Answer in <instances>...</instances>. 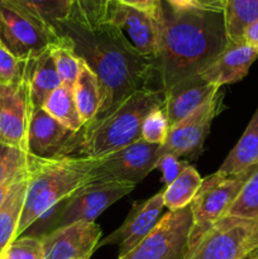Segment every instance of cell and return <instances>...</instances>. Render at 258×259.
Here are the masks:
<instances>
[{"instance_id": "obj_1", "label": "cell", "mask_w": 258, "mask_h": 259, "mask_svg": "<svg viewBox=\"0 0 258 259\" xmlns=\"http://www.w3.org/2000/svg\"><path fill=\"white\" fill-rule=\"evenodd\" d=\"M57 33L70 40L100 83L101 106L94 120L110 113L132 94L151 89L157 77L154 58L139 53L110 23L88 28L70 18L58 25Z\"/></svg>"}, {"instance_id": "obj_2", "label": "cell", "mask_w": 258, "mask_h": 259, "mask_svg": "<svg viewBox=\"0 0 258 259\" xmlns=\"http://www.w3.org/2000/svg\"><path fill=\"white\" fill-rule=\"evenodd\" d=\"M157 27L154 57L161 89L196 76L228 46L223 13L200 9H175L159 0L153 14Z\"/></svg>"}, {"instance_id": "obj_3", "label": "cell", "mask_w": 258, "mask_h": 259, "mask_svg": "<svg viewBox=\"0 0 258 259\" xmlns=\"http://www.w3.org/2000/svg\"><path fill=\"white\" fill-rule=\"evenodd\" d=\"M99 159L90 157L45 159L28 154L27 191L17 238L22 237L61 201L89 184Z\"/></svg>"}, {"instance_id": "obj_4", "label": "cell", "mask_w": 258, "mask_h": 259, "mask_svg": "<svg viewBox=\"0 0 258 259\" xmlns=\"http://www.w3.org/2000/svg\"><path fill=\"white\" fill-rule=\"evenodd\" d=\"M166 95L162 89L137 91L103 118L86 124L78 134L76 157H100L119 151L142 139V124L157 108H163Z\"/></svg>"}, {"instance_id": "obj_5", "label": "cell", "mask_w": 258, "mask_h": 259, "mask_svg": "<svg viewBox=\"0 0 258 259\" xmlns=\"http://www.w3.org/2000/svg\"><path fill=\"white\" fill-rule=\"evenodd\" d=\"M258 250V220L224 217L189 239L182 259H244Z\"/></svg>"}, {"instance_id": "obj_6", "label": "cell", "mask_w": 258, "mask_h": 259, "mask_svg": "<svg viewBox=\"0 0 258 259\" xmlns=\"http://www.w3.org/2000/svg\"><path fill=\"white\" fill-rule=\"evenodd\" d=\"M134 187L136 185L119 181H93L83 185L48 212L52 227L50 230L80 222H95L99 215L131 194Z\"/></svg>"}, {"instance_id": "obj_7", "label": "cell", "mask_w": 258, "mask_h": 259, "mask_svg": "<svg viewBox=\"0 0 258 259\" xmlns=\"http://www.w3.org/2000/svg\"><path fill=\"white\" fill-rule=\"evenodd\" d=\"M253 171L254 168H250L237 175H223L217 171L202 179L201 186L190 204L194 222L190 238L227 217L230 206Z\"/></svg>"}, {"instance_id": "obj_8", "label": "cell", "mask_w": 258, "mask_h": 259, "mask_svg": "<svg viewBox=\"0 0 258 259\" xmlns=\"http://www.w3.org/2000/svg\"><path fill=\"white\" fill-rule=\"evenodd\" d=\"M192 225L190 206L168 211L134 249L118 259H182Z\"/></svg>"}, {"instance_id": "obj_9", "label": "cell", "mask_w": 258, "mask_h": 259, "mask_svg": "<svg viewBox=\"0 0 258 259\" xmlns=\"http://www.w3.org/2000/svg\"><path fill=\"white\" fill-rule=\"evenodd\" d=\"M161 157V146L137 141L119 151L100 157L91 181H119L139 184L153 169Z\"/></svg>"}, {"instance_id": "obj_10", "label": "cell", "mask_w": 258, "mask_h": 259, "mask_svg": "<svg viewBox=\"0 0 258 259\" xmlns=\"http://www.w3.org/2000/svg\"><path fill=\"white\" fill-rule=\"evenodd\" d=\"M60 38L0 0V43L17 58L38 57Z\"/></svg>"}, {"instance_id": "obj_11", "label": "cell", "mask_w": 258, "mask_h": 259, "mask_svg": "<svg viewBox=\"0 0 258 259\" xmlns=\"http://www.w3.org/2000/svg\"><path fill=\"white\" fill-rule=\"evenodd\" d=\"M78 132L53 119L43 108L32 109L27 134V153L37 158L76 157Z\"/></svg>"}, {"instance_id": "obj_12", "label": "cell", "mask_w": 258, "mask_h": 259, "mask_svg": "<svg viewBox=\"0 0 258 259\" xmlns=\"http://www.w3.org/2000/svg\"><path fill=\"white\" fill-rule=\"evenodd\" d=\"M223 109V94L202 104L180 123L169 128L166 143L161 146V154L171 153L176 157H197L202 151L205 139L212 120Z\"/></svg>"}, {"instance_id": "obj_13", "label": "cell", "mask_w": 258, "mask_h": 259, "mask_svg": "<svg viewBox=\"0 0 258 259\" xmlns=\"http://www.w3.org/2000/svg\"><path fill=\"white\" fill-rule=\"evenodd\" d=\"M32 105L24 80L15 85H0V142L27 152V134Z\"/></svg>"}, {"instance_id": "obj_14", "label": "cell", "mask_w": 258, "mask_h": 259, "mask_svg": "<svg viewBox=\"0 0 258 259\" xmlns=\"http://www.w3.org/2000/svg\"><path fill=\"white\" fill-rule=\"evenodd\" d=\"M40 238L45 259L91 257L100 243L101 228L95 222H80L50 230Z\"/></svg>"}, {"instance_id": "obj_15", "label": "cell", "mask_w": 258, "mask_h": 259, "mask_svg": "<svg viewBox=\"0 0 258 259\" xmlns=\"http://www.w3.org/2000/svg\"><path fill=\"white\" fill-rule=\"evenodd\" d=\"M163 207L162 192H158L142 202H136L121 227L101 240L98 248L108 244H118V258L128 254L153 230L159 222V215Z\"/></svg>"}, {"instance_id": "obj_16", "label": "cell", "mask_w": 258, "mask_h": 259, "mask_svg": "<svg viewBox=\"0 0 258 259\" xmlns=\"http://www.w3.org/2000/svg\"><path fill=\"white\" fill-rule=\"evenodd\" d=\"M106 23L119 28L139 53L147 57H156L157 27L153 14L111 0Z\"/></svg>"}, {"instance_id": "obj_17", "label": "cell", "mask_w": 258, "mask_h": 259, "mask_svg": "<svg viewBox=\"0 0 258 259\" xmlns=\"http://www.w3.org/2000/svg\"><path fill=\"white\" fill-rule=\"evenodd\" d=\"M220 88L202 80L199 75L186 78L164 91L163 110L168 119V125L172 128L197 108L214 98Z\"/></svg>"}, {"instance_id": "obj_18", "label": "cell", "mask_w": 258, "mask_h": 259, "mask_svg": "<svg viewBox=\"0 0 258 259\" xmlns=\"http://www.w3.org/2000/svg\"><path fill=\"white\" fill-rule=\"evenodd\" d=\"M257 58V51L245 43L227 46L225 50L199 73V76L218 88L235 83L247 76L250 66Z\"/></svg>"}, {"instance_id": "obj_19", "label": "cell", "mask_w": 258, "mask_h": 259, "mask_svg": "<svg viewBox=\"0 0 258 259\" xmlns=\"http://www.w3.org/2000/svg\"><path fill=\"white\" fill-rule=\"evenodd\" d=\"M24 78L29 90L32 109L43 108V104L48 96L62 85V81L51 56L50 48L38 57L27 61Z\"/></svg>"}, {"instance_id": "obj_20", "label": "cell", "mask_w": 258, "mask_h": 259, "mask_svg": "<svg viewBox=\"0 0 258 259\" xmlns=\"http://www.w3.org/2000/svg\"><path fill=\"white\" fill-rule=\"evenodd\" d=\"M40 27L57 33L61 23L72 15L71 0H2ZM58 34V33H57Z\"/></svg>"}, {"instance_id": "obj_21", "label": "cell", "mask_w": 258, "mask_h": 259, "mask_svg": "<svg viewBox=\"0 0 258 259\" xmlns=\"http://www.w3.org/2000/svg\"><path fill=\"white\" fill-rule=\"evenodd\" d=\"M258 167V108L234 148L219 167L223 175H237Z\"/></svg>"}, {"instance_id": "obj_22", "label": "cell", "mask_w": 258, "mask_h": 259, "mask_svg": "<svg viewBox=\"0 0 258 259\" xmlns=\"http://www.w3.org/2000/svg\"><path fill=\"white\" fill-rule=\"evenodd\" d=\"M27 191V179L20 180L10 186L2 206H0V255L8 245L17 239L18 225L22 217Z\"/></svg>"}, {"instance_id": "obj_23", "label": "cell", "mask_w": 258, "mask_h": 259, "mask_svg": "<svg viewBox=\"0 0 258 259\" xmlns=\"http://www.w3.org/2000/svg\"><path fill=\"white\" fill-rule=\"evenodd\" d=\"M228 46L244 43V32L258 19V0H225L223 9Z\"/></svg>"}, {"instance_id": "obj_24", "label": "cell", "mask_w": 258, "mask_h": 259, "mask_svg": "<svg viewBox=\"0 0 258 259\" xmlns=\"http://www.w3.org/2000/svg\"><path fill=\"white\" fill-rule=\"evenodd\" d=\"M72 90L78 114L86 125L96 118L100 110L101 90L98 77L85 65V62L82 63V67Z\"/></svg>"}, {"instance_id": "obj_25", "label": "cell", "mask_w": 258, "mask_h": 259, "mask_svg": "<svg viewBox=\"0 0 258 259\" xmlns=\"http://www.w3.org/2000/svg\"><path fill=\"white\" fill-rule=\"evenodd\" d=\"M201 184L202 179L199 172L195 167L189 164L185 171L162 192L164 206L169 211H176L190 206Z\"/></svg>"}, {"instance_id": "obj_26", "label": "cell", "mask_w": 258, "mask_h": 259, "mask_svg": "<svg viewBox=\"0 0 258 259\" xmlns=\"http://www.w3.org/2000/svg\"><path fill=\"white\" fill-rule=\"evenodd\" d=\"M43 109L53 119L76 133L80 132L85 125L78 114L72 88H68L63 83L48 96V99L43 104Z\"/></svg>"}, {"instance_id": "obj_27", "label": "cell", "mask_w": 258, "mask_h": 259, "mask_svg": "<svg viewBox=\"0 0 258 259\" xmlns=\"http://www.w3.org/2000/svg\"><path fill=\"white\" fill-rule=\"evenodd\" d=\"M50 52L63 85L73 88L83 61L76 55L70 40L63 35H61L60 39L51 46Z\"/></svg>"}, {"instance_id": "obj_28", "label": "cell", "mask_w": 258, "mask_h": 259, "mask_svg": "<svg viewBox=\"0 0 258 259\" xmlns=\"http://www.w3.org/2000/svg\"><path fill=\"white\" fill-rule=\"evenodd\" d=\"M27 177V152L0 142V184H15Z\"/></svg>"}, {"instance_id": "obj_29", "label": "cell", "mask_w": 258, "mask_h": 259, "mask_svg": "<svg viewBox=\"0 0 258 259\" xmlns=\"http://www.w3.org/2000/svg\"><path fill=\"white\" fill-rule=\"evenodd\" d=\"M227 217L258 220V167L248 177Z\"/></svg>"}, {"instance_id": "obj_30", "label": "cell", "mask_w": 258, "mask_h": 259, "mask_svg": "<svg viewBox=\"0 0 258 259\" xmlns=\"http://www.w3.org/2000/svg\"><path fill=\"white\" fill-rule=\"evenodd\" d=\"M72 15L71 19L77 20L88 28H98L106 23L109 4L111 0H71Z\"/></svg>"}, {"instance_id": "obj_31", "label": "cell", "mask_w": 258, "mask_h": 259, "mask_svg": "<svg viewBox=\"0 0 258 259\" xmlns=\"http://www.w3.org/2000/svg\"><path fill=\"white\" fill-rule=\"evenodd\" d=\"M168 132L169 125L166 113L163 108H157L146 116L142 124V141L149 144L163 146L168 137Z\"/></svg>"}, {"instance_id": "obj_32", "label": "cell", "mask_w": 258, "mask_h": 259, "mask_svg": "<svg viewBox=\"0 0 258 259\" xmlns=\"http://www.w3.org/2000/svg\"><path fill=\"white\" fill-rule=\"evenodd\" d=\"M27 61L19 60L0 43V85H15L24 80Z\"/></svg>"}, {"instance_id": "obj_33", "label": "cell", "mask_w": 258, "mask_h": 259, "mask_svg": "<svg viewBox=\"0 0 258 259\" xmlns=\"http://www.w3.org/2000/svg\"><path fill=\"white\" fill-rule=\"evenodd\" d=\"M4 254L9 259H45V249L40 237H19L13 240Z\"/></svg>"}, {"instance_id": "obj_34", "label": "cell", "mask_w": 258, "mask_h": 259, "mask_svg": "<svg viewBox=\"0 0 258 259\" xmlns=\"http://www.w3.org/2000/svg\"><path fill=\"white\" fill-rule=\"evenodd\" d=\"M190 163L187 161L180 159V157L174 156L171 153H164L161 154V157L157 161L156 168H158L162 172V182L167 187L185 171V168Z\"/></svg>"}, {"instance_id": "obj_35", "label": "cell", "mask_w": 258, "mask_h": 259, "mask_svg": "<svg viewBox=\"0 0 258 259\" xmlns=\"http://www.w3.org/2000/svg\"><path fill=\"white\" fill-rule=\"evenodd\" d=\"M116 2L134 8V9L142 10V12L149 13V14H154L157 7H158L159 0H116Z\"/></svg>"}, {"instance_id": "obj_36", "label": "cell", "mask_w": 258, "mask_h": 259, "mask_svg": "<svg viewBox=\"0 0 258 259\" xmlns=\"http://www.w3.org/2000/svg\"><path fill=\"white\" fill-rule=\"evenodd\" d=\"M244 43L258 52V19L245 29Z\"/></svg>"}, {"instance_id": "obj_37", "label": "cell", "mask_w": 258, "mask_h": 259, "mask_svg": "<svg viewBox=\"0 0 258 259\" xmlns=\"http://www.w3.org/2000/svg\"><path fill=\"white\" fill-rule=\"evenodd\" d=\"M197 3H199V5L201 9L223 13L225 0H197Z\"/></svg>"}, {"instance_id": "obj_38", "label": "cell", "mask_w": 258, "mask_h": 259, "mask_svg": "<svg viewBox=\"0 0 258 259\" xmlns=\"http://www.w3.org/2000/svg\"><path fill=\"white\" fill-rule=\"evenodd\" d=\"M166 3H168L171 7H174L175 9L185 10V9H194V8H200L197 0H164ZM201 9V8H200Z\"/></svg>"}, {"instance_id": "obj_39", "label": "cell", "mask_w": 258, "mask_h": 259, "mask_svg": "<svg viewBox=\"0 0 258 259\" xmlns=\"http://www.w3.org/2000/svg\"><path fill=\"white\" fill-rule=\"evenodd\" d=\"M13 184H9V182H5V184H0V206H2L3 201H4L5 196H7L8 191H9L10 186Z\"/></svg>"}, {"instance_id": "obj_40", "label": "cell", "mask_w": 258, "mask_h": 259, "mask_svg": "<svg viewBox=\"0 0 258 259\" xmlns=\"http://www.w3.org/2000/svg\"><path fill=\"white\" fill-rule=\"evenodd\" d=\"M244 259H258V250H255V252L250 253L249 255H247Z\"/></svg>"}, {"instance_id": "obj_41", "label": "cell", "mask_w": 258, "mask_h": 259, "mask_svg": "<svg viewBox=\"0 0 258 259\" xmlns=\"http://www.w3.org/2000/svg\"><path fill=\"white\" fill-rule=\"evenodd\" d=\"M0 259H9V258H8V257H7V255H5V254H4V253H3V254H2V255H0Z\"/></svg>"}, {"instance_id": "obj_42", "label": "cell", "mask_w": 258, "mask_h": 259, "mask_svg": "<svg viewBox=\"0 0 258 259\" xmlns=\"http://www.w3.org/2000/svg\"><path fill=\"white\" fill-rule=\"evenodd\" d=\"M75 259H90V257H82V258H75Z\"/></svg>"}]
</instances>
